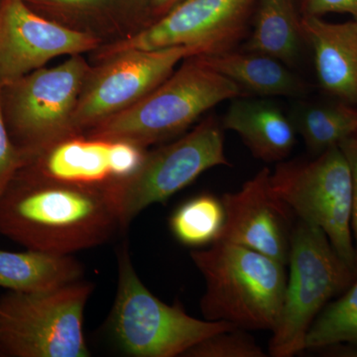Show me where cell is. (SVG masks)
Returning <instances> with one entry per match:
<instances>
[{
  "label": "cell",
  "mask_w": 357,
  "mask_h": 357,
  "mask_svg": "<svg viewBox=\"0 0 357 357\" xmlns=\"http://www.w3.org/2000/svg\"><path fill=\"white\" fill-rule=\"evenodd\" d=\"M84 268L70 255L27 249H0V287L13 292L42 294L79 281Z\"/></svg>",
  "instance_id": "20"
},
{
  "label": "cell",
  "mask_w": 357,
  "mask_h": 357,
  "mask_svg": "<svg viewBox=\"0 0 357 357\" xmlns=\"http://www.w3.org/2000/svg\"><path fill=\"white\" fill-rule=\"evenodd\" d=\"M191 257L206 282L204 319L243 331L273 332L283 307L287 265L225 241L192 251Z\"/></svg>",
  "instance_id": "3"
},
{
  "label": "cell",
  "mask_w": 357,
  "mask_h": 357,
  "mask_svg": "<svg viewBox=\"0 0 357 357\" xmlns=\"http://www.w3.org/2000/svg\"><path fill=\"white\" fill-rule=\"evenodd\" d=\"M223 130L222 122L208 115L190 132L147 151L132 175L110 182L121 229H126L148 206L167 201L206 171L230 166Z\"/></svg>",
  "instance_id": "8"
},
{
  "label": "cell",
  "mask_w": 357,
  "mask_h": 357,
  "mask_svg": "<svg viewBox=\"0 0 357 357\" xmlns=\"http://www.w3.org/2000/svg\"><path fill=\"white\" fill-rule=\"evenodd\" d=\"M109 184H72L20 169L0 201V234L60 255L100 245L121 229Z\"/></svg>",
  "instance_id": "1"
},
{
  "label": "cell",
  "mask_w": 357,
  "mask_h": 357,
  "mask_svg": "<svg viewBox=\"0 0 357 357\" xmlns=\"http://www.w3.org/2000/svg\"><path fill=\"white\" fill-rule=\"evenodd\" d=\"M91 67L83 55L70 56L56 67L40 68L2 84L4 124L27 163L61 141L81 135L75 112Z\"/></svg>",
  "instance_id": "4"
},
{
  "label": "cell",
  "mask_w": 357,
  "mask_h": 357,
  "mask_svg": "<svg viewBox=\"0 0 357 357\" xmlns=\"http://www.w3.org/2000/svg\"><path fill=\"white\" fill-rule=\"evenodd\" d=\"M0 1H1V0H0Z\"/></svg>",
  "instance_id": "29"
},
{
  "label": "cell",
  "mask_w": 357,
  "mask_h": 357,
  "mask_svg": "<svg viewBox=\"0 0 357 357\" xmlns=\"http://www.w3.org/2000/svg\"><path fill=\"white\" fill-rule=\"evenodd\" d=\"M246 96L201 55L189 56L165 81L129 109L83 134L91 138L126 141L145 148L185 134L202 115L227 100Z\"/></svg>",
  "instance_id": "2"
},
{
  "label": "cell",
  "mask_w": 357,
  "mask_h": 357,
  "mask_svg": "<svg viewBox=\"0 0 357 357\" xmlns=\"http://www.w3.org/2000/svg\"><path fill=\"white\" fill-rule=\"evenodd\" d=\"M301 21L295 0H257L250 32L239 49L269 56L296 69L307 50Z\"/></svg>",
  "instance_id": "19"
},
{
  "label": "cell",
  "mask_w": 357,
  "mask_h": 357,
  "mask_svg": "<svg viewBox=\"0 0 357 357\" xmlns=\"http://www.w3.org/2000/svg\"><path fill=\"white\" fill-rule=\"evenodd\" d=\"M302 16L323 17L328 13L349 14L357 21V0H300Z\"/></svg>",
  "instance_id": "26"
},
{
  "label": "cell",
  "mask_w": 357,
  "mask_h": 357,
  "mask_svg": "<svg viewBox=\"0 0 357 357\" xmlns=\"http://www.w3.org/2000/svg\"><path fill=\"white\" fill-rule=\"evenodd\" d=\"M289 116L316 156L357 133V105L328 96L321 102H298Z\"/></svg>",
  "instance_id": "21"
},
{
  "label": "cell",
  "mask_w": 357,
  "mask_h": 357,
  "mask_svg": "<svg viewBox=\"0 0 357 357\" xmlns=\"http://www.w3.org/2000/svg\"><path fill=\"white\" fill-rule=\"evenodd\" d=\"M21 169L72 184H109L114 181L112 141L74 136L49 148Z\"/></svg>",
  "instance_id": "16"
},
{
  "label": "cell",
  "mask_w": 357,
  "mask_h": 357,
  "mask_svg": "<svg viewBox=\"0 0 357 357\" xmlns=\"http://www.w3.org/2000/svg\"><path fill=\"white\" fill-rule=\"evenodd\" d=\"M305 351L357 357V276L340 299L319 312L307 333Z\"/></svg>",
  "instance_id": "22"
},
{
  "label": "cell",
  "mask_w": 357,
  "mask_h": 357,
  "mask_svg": "<svg viewBox=\"0 0 357 357\" xmlns=\"http://www.w3.org/2000/svg\"><path fill=\"white\" fill-rule=\"evenodd\" d=\"M270 175L264 167L238 191L223 195L225 223L218 241L252 249L287 265L296 215L272 191Z\"/></svg>",
  "instance_id": "13"
},
{
  "label": "cell",
  "mask_w": 357,
  "mask_h": 357,
  "mask_svg": "<svg viewBox=\"0 0 357 357\" xmlns=\"http://www.w3.org/2000/svg\"><path fill=\"white\" fill-rule=\"evenodd\" d=\"M206 64L245 93L259 98H305L310 84L276 59L236 49L218 55H201Z\"/></svg>",
  "instance_id": "17"
},
{
  "label": "cell",
  "mask_w": 357,
  "mask_h": 357,
  "mask_svg": "<svg viewBox=\"0 0 357 357\" xmlns=\"http://www.w3.org/2000/svg\"><path fill=\"white\" fill-rule=\"evenodd\" d=\"M289 274L280 319L269 342L272 357L305 351V340L328 300L349 289L356 271L340 258L325 232L297 220L289 253Z\"/></svg>",
  "instance_id": "5"
},
{
  "label": "cell",
  "mask_w": 357,
  "mask_h": 357,
  "mask_svg": "<svg viewBox=\"0 0 357 357\" xmlns=\"http://www.w3.org/2000/svg\"><path fill=\"white\" fill-rule=\"evenodd\" d=\"M195 53L185 47L132 50L93 64L79 96L74 124L77 133L129 109L170 76Z\"/></svg>",
  "instance_id": "11"
},
{
  "label": "cell",
  "mask_w": 357,
  "mask_h": 357,
  "mask_svg": "<svg viewBox=\"0 0 357 357\" xmlns=\"http://www.w3.org/2000/svg\"><path fill=\"white\" fill-rule=\"evenodd\" d=\"M117 258L119 285L109 325L119 349L128 356H183L202 340L237 328L227 321L192 318L181 304H165L140 280L126 245Z\"/></svg>",
  "instance_id": "6"
},
{
  "label": "cell",
  "mask_w": 357,
  "mask_h": 357,
  "mask_svg": "<svg viewBox=\"0 0 357 357\" xmlns=\"http://www.w3.org/2000/svg\"><path fill=\"white\" fill-rule=\"evenodd\" d=\"M257 0H182L163 17L130 38L91 52L98 64L126 51L185 47L195 55H218L241 48L250 32Z\"/></svg>",
  "instance_id": "10"
},
{
  "label": "cell",
  "mask_w": 357,
  "mask_h": 357,
  "mask_svg": "<svg viewBox=\"0 0 357 357\" xmlns=\"http://www.w3.org/2000/svg\"><path fill=\"white\" fill-rule=\"evenodd\" d=\"M344 153L349 170H351L352 184V218L351 227L354 234V248H356V275H357V133L344 140L340 145Z\"/></svg>",
  "instance_id": "27"
},
{
  "label": "cell",
  "mask_w": 357,
  "mask_h": 357,
  "mask_svg": "<svg viewBox=\"0 0 357 357\" xmlns=\"http://www.w3.org/2000/svg\"><path fill=\"white\" fill-rule=\"evenodd\" d=\"M1 96V84H0ZM27 163L25 155L14 145L9 137L1 112L0 100V201L6 194L7 188L13 182L16 174Z\"/></svg>",
  "instance_id": "25"
},
{
  "label": "cell",
  "mask_w": 357,
  "mask_h": 357,
  "mask_svg": "<svg viewBox=\"0 0 357 357\" xmlns=\"http://www.w3.org/2000/svg\"><path fill=\"white\" fill-rule=\"evenodd\" d=\"M28 6L59 23L100 39L103 44L130 38L145 26L119 6L122 0H25Z\"/></svg>",
  "instance_id": "18"
},
{
  "label": "cell",
  "mask_w": 357,
  "mask_h": 357,
  "mask_svg": "<svg viewBox=\"0 0 357 357\" xmlns=\"http://www.w3.org/2000/svg\"><path fill=\"white\" fill-rule=\"evenodd\" d=\"M301 22L321 93L357 105V21L302 16Z\"/></svg>",
  "instance_id": "14"
},
{
  "label": "cell",
  "mask_w": 357,
  "mask_h": 357,
  "mask_svg": "<svg viewBox=\"0 0 357 357\" xmlns=\"http://www.w3.org/2000/svg\"><path fill=\"white\" fill-rule=\"evenodd\" d=\"M182 0H150L151 6L152 24L163 17L171 9L174 8ZM151 24V25H152Z\"/></svg>",
  "instance_id": "28"
},
{
  "label": "cell",
  "mask_w": 357,
  "mask_h": 357,
  "mask_svg": "<svg viewBox=\"0 0 357 357\" xmlns=\"http://www.w3.org/2000/svg\"><path fill=\"white\" fill-rule=\"evenodd\" d=\"M187 357H265L255 338L241 328L223 331L202 340L185 352Z\"/></svg>",
  "instance_id": "24"
},
{
  "label": "cell",
  "mask_w": 357,
  "mask_h": 357,
  "mask_svg": "<svg viewBox=\"0 0 357 357\" xmlns=\"http://www.w3.org/2000/svg\"><path fill=\"white\" fill-rule=\"evenodd\" d=\"M222 126L238 134L252 156L266 163L284 161L297 144L298 134L290 116L269 98H234Z\"/></svg>",
  "instance_id": "15"
},
{
  "label": "cell",
  "mask_w": 357,
  "mask_h": 357,
  "mask_svg": "<svg viewBox=\"0 0 357 357\" xmlns=\"http://www.w3.org/2000/svg\"><path fill=\"white\" fill-rule=\"evenodd\" d=\"M225 223L222 199L211 194L185 202L170 218L173 236L185 245L199 248L217 243Z\"/></svg>",
  "instance_id": "23"
},
{
  "label": "cell",
  "mask_w": 357,
  "mask_h": 357,
  "mask_svg": "<svg viewBox=\"0 0 357 357\" xmlns=\"http://www.w3.org/2000/svg\"><path fill=\"white\" fill-rule=\"evenodd\" d=\"M93 285L77 281L42 294L0 298V356L89 357L84 312Z\"/></svg>",
  "instance_id": "7"
},
{
  "label": "cell",
  "mask_w": 357,
  "mask_h": 357,
  "mask_svg": "<svg viewBox=\"0 0 357 357\" xmlns=\"http://www.w3.org/2000/svg\"><path fill=\"white\" fill-rule=\"evenodd\" d=\"M270 185L298 220L325 232L337 255L356 273L351 175L340 146L312 160L279 162L270 175Z\"/></svg>",
  "instance_id": "9"
},
{
  "label": "cell",
  "mask_w": 357,
  "mask_h": 357,
  "mask_svg": "<svg viewBox=\"0 0 357 357\" xmlns=\"http://www.w3.org/2000/svg\"><path fill=\"white\" fill-rule=\"evenodd\" d=\"M100 39L48 20L25 0L0 1V84L20 79L61 56L96 50Z\"/></svg>",
  "instance_id": "12"
}]
</instances>
